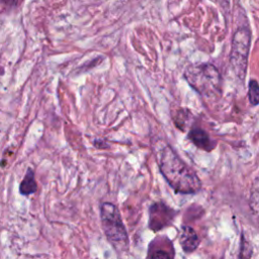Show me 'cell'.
I'll return each mask as SVG.
<instances>
[{
  "label": "cell",
  "instance_id": "obj_1",
  "mask_svg": "<svg viewBox=\"0 0 259 259\" xmlns=\"http://www.w3.org/2000/svg\"><path fill=\"white\" fill-rule=\"evenodd\" d=\"M153 152L162 175L176 192L189 194L201 188L196 173L165 141L156 139L153 142Z\"/></svg>",
  "mask_w": 259,
  "mask_h": 259
},
{
  "label": "cell",
  "instance_id": "obj_2",
  "mask_svg": "<svg viewBox=\"0 0 259 259\" xmlns=\"http://www.w3.org/2000/svg\"><path fill=\"white\" fill-rule=\"evenodd\" d=\"M184 78L197 93L206 98H217L222 93L223 79L210 63H195L184 71Z\"/></svg>",
  "mask_w": 259,
  "mask_h": 259
},
{
  "label": "cell",
  "instance_id": "obj_3",
  "mask_svg": "<svg viewBox=\"0 0 259 259\" xmlns=\"http://www.w3.org/2000/svg\"><path fill=\"white\" fill-rule=\"evenodd\" d=\"M101 225L107 240L116 248L127 246V233L117 207L111 202H103L100 206Z\"/></svg>",
  "mask_w": 259,
  "mask_h": 259
},
{
  "label": "cell",
  "instance_id": "obj_4",
  "mask_svg": "<svg viewBox=\"0 0 259 259\" xmlns=\"http://www.w3.org/2000/svg\"><path fill=\"white\" fill-rule=\"evenodd\" d=\"M251 32L248 26L237 28L232 39V49L230 54L231 69L240 80L245 79L248 65V56L250 51Z\"/></svg>",
  "mask_w": 259,
  "mask_h": 259
},
{
  "label": "cell",
  "instance_id": "obj_5",
  "mask_svg": "<svg viewBox=\"0 0 259 259\" xmlns=\"http://www.w3.org/2000/svg\"><path fill=\"white\" fill-rule=\"evenodd\" d=\"M176 211L164 202H154L149 209V227L152 231L158 232L169 226L175 218Z\"/></svg>",
  "mask_w": 259,
  "mask_h": 259
},
{
  "label": "cell",
  "instance_id": "obj_6",
  "mask_svg": "<svg viewBox=\"0 0 259 259\" xmlns=\"http://www.w3.org/2000/svg\"><path fill=\"white\" fill-rule=\"evenodd\" d=\"M174 249L171 241L166 237H158L153 240L149 247L148 259H173Z\"/></svg>",
  "mask_w": 259,
  "mask_h": 259
},
{
  "label": "cell",
  "instance_id": "obj_7",
  "mask_svg": "<svg viewBox=\"0 0 259 259\" xmlns=\"http://www.w3.org/2000/svg\"><path fill=\"white\" fill-rule=\"evenodd\" d=\"M188 139L199 149L211 151L215 147V142L210 139L209 135L200 127H192L188 133Z\"/></svg>",
  "mask_w": 259,
  "mask_h": 259
},
{
  "label": "cell",
  "instance_id": "obj_8",
  "mask_svg": "<svg viewBox=\"0 0 259 259\" xmlns=\"http://www.w3.org/2000/svg\"><path fill=\"white\" fill-rule=\"evenodd\" d=\"M180 246L183 251L190 253L194 251L199 245V238L196 232L189 226H182L179 236Z\"/></svg>",
  "mask_w": 259,
  "mask_h": 259
},
{
  "label": "cell",
  "instance_id": "obj_9",
  "mask_svg": "<svg viewBox=\"0 0 259 259\" xmlns=\"http://www.w3.org/2000/svg\"><path fill=\"white\" fill-rule=\"evenodd\" d=\"M37 189V184L34 178V172L32 169L28 168L26 174L24 175L20 185H19V192L22 195H29L34 193Z\"/></svg>",
  "mask_w": 259,
  "mask_h": 259
},
{
  "label": "cell",
  "instance_id": "obj_10",
  "mask_svg": "<svg viewBox=\"0 0 259 259\" xmlns=\"http://www.w3.org/2000/svg\"><path fill=\"white\" fill-rule=\"evenodd\" d=\"M248 99L251 105L256 106L259 102V87L255 79L250 80L248 86Z\"/></svg>",
  "mask_w": 259,
  "mask_h": 259
},
{
  "label": "cell",
  "instance_id": "obj_11",
  "mask_svg": "<svg viewBox=\"0 0 259 259\" xmlns=\"http://www.w3.org/2000/svg\"><path fill=\"white\" fill-rule=\"evenodd\" d=\"M4 1H5V3H6V4L11 5V4H15L18 0H4Z\"/></svg>",
  "mask_w": 259,
  "mask_h": 259
}]
</instances>
